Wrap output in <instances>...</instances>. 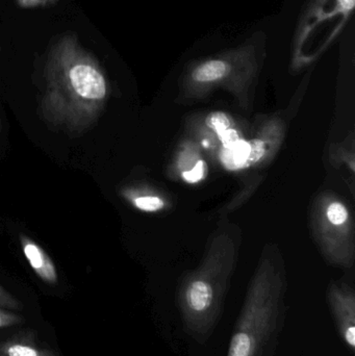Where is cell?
I'll use <instances>...</instances> for the list:
<instances>
[{"label":"cell","instance_id":"cell-1","mask_svg":"<svg viewBox=\"0 0 355 356\" xmlns=\"http://www.w3.org/2000/svg\"><path fill=\"white\" fill-rule=\"evenodd\" d=\"M42 118L52 129L81 134L91 129L110 98V85L97 58L74 33L63 35L49 51Z\"/></svg>","mask_w":355,"mask_h":356},{"label":"cell","instance_id":"cell-2","mask_svg":"<svg viewBox=\"0 0 355 356\" xmlns=\"http://www.w3.org/2000/svg\"><path fill=\"white\" fill-rule=\"evenodd\" d=\"M241 244L240 226L221 218L199 265L179 282L177 305L183 328L196 342L208 341L220 320Z\"/></svg>","mask_w":355,"mask_h":356},{"label":"cell","instance_id":"cell-3","mask_svg":"<svg viewBox=\"0 0 355 356\" xmlns=\"http://www.w3.org/2000/svg\"><path fill=\"white\" fill-rule=\"evenodd\" d=\"M287 269L279 245H265L250 280L227 356H273L285 325Z\"/></svg>","mask_w":355,"mask_h":356},{"label":"cell","instance_id":"cell-4","mask_svg":"<svg viewBox=\"0 0 355 356\" xmlns=\"http://www.w3.org/2000/svg\"><path fill=\"white\" fill-rule=\"evenodd\" d=\"M264 60V41L254 35L237 47L192 60L181 74L176 102L192 104L223 90L250 113Z\"/></svg>","mask_w":355,"mask_h":356},{"label":"cell","instance_id":"cell-5","mask_svg":"<svg viewBox=\"0 0 355 356\" xmlns=\"http://www.w3.org/2000/svg\"><path fill=\"white\" fill-rule=\"evenodd\" d=\"M355 0H310L300 15L291 50V70L300 72L320 60L352 18Z\"/></svg>","mask_w":355,"mask_h":356},{"label":"cell","instance_id":"cell-6","mask_svg":"<svg viewBox=\"0 0 355 356\" xmlns=\"http://www.w3.org/2000/svg\"><path fill=\"white\" fill-rule=\"evenodd\" d=\"M313 238L325 261L344 270L354 268L355 222L352 207L335 191L315 197L310 211Z\"/></svg>","mask_w":355,"mask_h":356},{"label":"cell","instance_id":"cell-7","mask_svg":"<svg viewBox=\"0 0 355 356\" xmlns=\"http://www.w3.org/2000/svg\"><path fill=\"white\" fill-rule=\"evenodd\" d=\"M290 112L279 111L269 116L262 117L247 141V158L245 167L254 172L246 180L244 188L223 207L221 217H226L249 199L264 178V172L272 164L283 147L289 127Z\"/></svg>","mask_w":355,"mask_h":356},{"label":"cell","instance_id":"cell-8","mask_svg":"<svg viewBox=\"0 0 355 356\" xmlns=\"http://www.w3.org/2000/svg\"><path fill=\"white\" fill-rule=\"evenodd\" d=\"M327 302L340 336L352 353L355 349V293L346 282H333L327 289Z\"/></svg>","mask_w":355,"mask_h":356},{"label":"cell","instance_id":"cell-9","mask_svg":"<svg viewBox=\"0 0 355 356\" xmlns=\"http://www.w3.org/2000/svg\"><path fill=\"white\" fill-rule=\"evenodd\" d=\"M204 160H206V156L201 147L193 138L185 136L179 142L172 160L167 167V177L172 180H179L181 175L193 170Z\"/></svg>","mask_w":355,"mask_h":356},{"label":"cell","instance_id":"cell-10","mask_svg":"<svg viewBox=\"0 0 355 356\" xmlns=\"http://www.w3.org/2000/svg\"><path fill=\"white\" fill-rule=\"evenodd\" d=\"M121 194L129 204L143 213H160L172 207L168 196L151 186H129L123 188Z\"/></svg>","mask_w":355,"mask_h":356},{"label":"cell","instance_id":"cell-11","mask_svg":"<svg viewBox=\"0 0 355 356\" xmlns=\"http://www.w3.org/2000/svg\"><path fill=\"white\" fill-rule=\"evenodd\" d=\"M20 243L24 257H26L35 273L46 284H58V271L53 261L45 250L28 236L23 234H21Z\"/></svg>","mask_w":355,"mask_h":356},{"label":"cell","instance_id":"cell-12","mask_svg":"<svg viewBox=\"0 0 355 356\" xmlns=\"http://www.w3.org/2000/svg\"><path fill=\"white\" fill-rule=\"evenodd\" d=\"M329 161L333 169L347 173L350 191L354 194L355 145L354 133L350 131L341 141L333 142L329 145Z\"/></svg>","mask_w":355,"mask_h":356},{"label":"cell","instance_id":"cell-13","mask_svg":"<svg viewBox=\"0 0 355 356\" xmlns=\"http://www.w3.org/2000/svg\"><path fill=\"white\" fill-rule=\"evenodd\" d=\"M195 118L199 121L200 124L204 129L212 131L218 138H220V136L229 129L240 127L237 119L224 111H212L208 114L195 116Z\"/></svg>","mask_w":355,"mask_h":356},{"label":"cell","instance_id":"cell-14","mask_svg":"<svg viewBox=\"0 0 355 356\" xmlns=\"http://www.w3.org/2000/svg\"><path fill=\"white\" fill-rule=\"evenodd\" d=\"M2 356H56L52 351L39 348L28 343L10 341L0 345Z\"/></svg>","mask_w":355,"mask_h":356},{"label":"cell","instance_id":"cell-15","mask_svg":"<svg viewBox=\"0 0 355 356\" xmlns=\"http://www.w3.org/2000/svg\"><path fill=\"white\" fill-rule=\"evenodd\" d=\"M208 175V164L206 160L201 161L193 170L181 175V181L188 184H198L204 181Z\"/></svg>","mask_w":355,"mask_h":356},{"label":"cell","instance_id":"cell-16","mask_svg":"<svg viewBox=\"0 0 355 356\" xmlns=\"http://www.w3.org/2000/svg\"><path fill=\"white\" fill-rule=\"evenodd\" d=\"M22 309V303L15 298L6 289L0 286V309Z\"/></svg>","mask_w":355,"mask_h":356},{"label":"cell","instance_id":"cell-17","mask_svg":"<svg viewBox=\"0 0 355 356\" xmlns=\"http://www.w3.org/2000/svg\"><path fill=\"white\" fill-rule=\"evenodd\" d=\"M23 319L17 314L0 309V328L10 327L22 323Z\"/></svg>","mask_w":355,"mask_h":356},{"label":"cell","instance_id":"cell-18","mask_svg":"<svg viewBox=\"0 0 355 356\" xmlns=\"http://www.w3.org/2000/svg\"><path fill=\"white\" fill-rule=\"evenodd\" d=\"M60 0H16L21 8H38L52 6Z\"/></svg>","mask_w":355,"mask_h":356},{"label":"cell","instance_id":"cell-19","mask_svg":"<svg viewBox=\"0 0 355 356\" xmlns=\"http://www.w3.org/2000/svg\"><path fill=\"white\" fill-rule=\"evenodd\" d=\"M0 356H2V355H0Z\"/></svg>","mask_w":355,"mask_h":356}]
</instances>
